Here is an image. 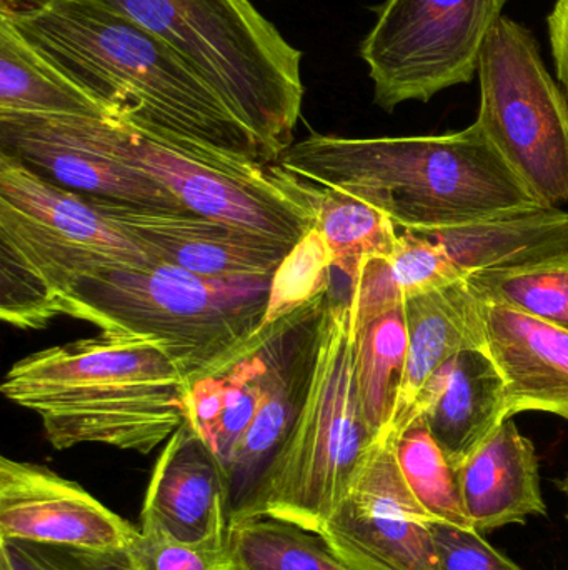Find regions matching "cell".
Returning <instances> with one entry per match:
<instances>
[{
	"label": "cell",
	"instance_id": "cell-4",
	"mask_svg": "<svg viewBox=\"0 0 568 570\" xmlns=\"http://www.w3.org/2000/svg\"><path fill=\"white\" fill-rule=\"evenodd\" d=\"M270 277L199 276L159 261L110 264L73 281L59 317L166 342L189 385L246 351L262 322Z\"/></svg>",
	"mask_w": 568,
	"mask_h": 570
},
{
	"label": "cell",
	"instance_id": "cell-13",
	"mask_svg": "<svg viewBox=\"0 0 568 570\" xmlns=\"http://www.w3.org/2000/svg\"><path fill=\"white\" fill-rule=\"evenodd\" d=\"M139 535L140 528L77 482L46 465L0 459V539L130 551Z\"/></svg>",
	"mask_w": 568,
	"mask_h": 570
},
{
	"label": "cell",
	"instance_id": "cell-1",
	"mask_svg": "<svg viewBox=\"0 0 568 570\" xmlns=\"http://www.w3.org/2000/svg\"><path fill=\"white\" fill-rule=\"evenodd\" d=\"M27 42L110 119L226 163L269 164L249 127L163 40L100 0H0Z\"/></svg>",
	"mask_w": 568,
	"mask_h": 570
},
{
	"label": "cell",
	"instance_id": "cell-23",
	"mask_svg": "<svg viewBox=\"0 0 568 570\" xmlns=\"http://www.w3.org/2000/svg\"><path fill=\"white\" fill-rule=\"evenodd\" d=\"M0 116L92 117L109 109L47 62L6 17L0 16Z\"/></svg>",
	"mask_w": 568,
	"mask_h": 570
},
{
	"label": "cell",
	"instance_id": "cell-24",
	"mask_svg": "<svg viewBox=\"0 0 568 570\" xmlns=\"http://www.w3.org/2000/svg\"><path fill=\"white\" fill-rule=\"evenodd\" d=\"M409 332L403 305L356 331L353 368L367 428L379 439L389 429L406 375Z\"/></svg>",
	"mask_w": 568,
	"mask_h": 570
},
{
	"label": "cell",
	"instance_id": "cell-22",
	"mask_svg": "<svg viewBox=\"0 0 568 570\" xmlns=\"http://www.w3.org/2000/svg\"><path fill=\"white\" fill-rule=\"evenodd\" d=\"M272 328L273 324L266 331H256L242 354L187 387L186 422L227 471L259 409Z\"/></svg>",
	"mask_w": 568,
	"mask_h": 570
},
{
	"label": "cell",
	"instance_id": "cell-2",
	"mask_svg": "<svg viewBox=\"0 0 568 570\" xmlns=\"http://www.w3.org/2000/svg\"><path fill=\"white\" fill-rule=\"evenodd\" d=\"M277 164L300 183L367 200L399 230L439 229L542 206L477 120L442 136L353 139L312 132Z\"/></svg>",
	"mask_w": 568,
	"mask_h": 570
},
{
	"label": "cell",
	"instance_id": "cell-17",
	"mask_svg": "<svg viewBox=\"0 0 568 570\" xmlns=\"http://www.w3.org/2000/svg\"><path fill=\"white\" fill-rule=\"evenodd\" d=\"M482 314L486 352L506 382L509 417L537 411L568 421V331L489 302Z\"/></svg>",
	"mask_w": 568,
	"mask_h": 570
},
{
	"label": "cell",
	"instance_id": "cell-3",
	"mask_svg": "<svg viewBox=\"0 0 568 570\" xmlns=\"http://www.w3.org/2000/svg\"><path fill=\"white\" fill-rule=\"evenodd\" d=\"M187 387L166 342L100 331L20 358L0 391L42 421L57 451L100 444L150 454L186 422Z\"/></svg>",
	"mask_w": 568,
	"mask_h": 570
},
{
	"label": "cell",
	"instance_id": "cell-10",
	"mask_svg": "<svg viewBox=\"0 0 568 570\" xmlns=\"http://www.w3.org/2000/svg\"><path fill=\"white\" fill-rule=\"evenodd\" d=\"M509 0H383L359 47L373 102H429L479 72L490 33Z\"/></svg>",
	"mask_w": 568,
	"mask_h": 570
},
{
	"label": "cell",
	"instance_id": "cell-36",
	"mask_svg": "<svg viewBox=\"0 0 568 570\" xmlns=\"http://www.w3.org/2000/svg\"><path fill=\"white\" fill-rule=\"evenodd\" d=\"M562 491L566 492V495H567V502H568V474H567V478L564 479V482H562ZM567 521H568V512H567Z\"/></svg>",
	"mask_w": 568,
	"mask_h": 570
},
{
	"label": "cell",
	"instance_id": "cell-5",
	"mask_svg": "<svg viewBox=\"0 0 568 570\" xmlns=\"http://www.w3.org/2000/svg\"><path fill=\"white\" fill-rule=\"evenodd\" d=\"M176 50L249 127L269 164L293 146L302 52L250 0H100Z\"/></svg>",
	"mask_w": 568,
	"mask_h": 570
},
{
	"label": "cell",
	"instance_id": "cell-27",
	"mask_svg": "<svg viewBox=\"0 0 568 570\" xmlns=\"http://www.w3.org/2000/svg\"><path fill=\"white\" fill-rule=\"evenodd\" d=\"M466 283L480 301L506 305L568 331V253L526 266L470 274Z\"/></svg>",
	"mask_w": 568,
	"mask_h": 570
},
{
	"label": "cell",
	"instance_id": "cell-6",
	"mask_svg": "<svg viewBox=\"0 0 568 570\" xmlns=\"http://www.w3.org/2000/svg\"><path fill=\"white\" fill-rule=\"evenodd\" d=\"M353 348L350 298L329 294L302 411L232 521L273 518L317 534L349 494L377 441L360 409Z\"/></svg>",
	"mask_w": 568,
	"mask_h": 570
},
{
	"label": "cell",
	"instance_id": "cell-30",
	"mask_svg": "<svg viewBox=\"0 0 568 570\" xmlns=\"http://www.w3.org/2000/svg\"><path fill=\"white\" fill-rule=\"evenodd\" d=\"M130 548L139 570H236L229 541L180 542L153 525L140 524Z\"/></svg>",
	"mask_w": 568,
	"mask_h": 570
},
{
	"label": "cell",
	"instance_id": "cell-8",
	"mask_svg": "<svg viewBox=\"0 0 568 570\" xmlns=\"http://www.w3.org/2000/svg\"><path fill=\"white\" fill-rule=\"evenodd\" d=\"M90 126L109 153L166 187L186 209L296 246L317 226L312 189L279 164L226 163L119 119Z\"/></svg>",
	"mask_w": 568,
	"mask_h": 570
},
{
	"label": "cell",
	"instance_id": "cell-14",
	"mask_svg": "<svg viewBox=\"0 0 568 570\" xmlns=\"http://www.w3.org/2000/svg\"><path fill=\"white\" fill-rule=\"evenodd\" d=\"M83 197L132 237L147 256L199 276H272L293 247L189 209Z\"/></svg>",
	"mask_w": 568,
	"mask_h": 570
},
{
	"label": "cell",
	"instance_id": "cell-20",
	"mask_svg": "<svg viewBox=\"0 0 568 570\" xmlns=\"http://www.w3.org/2000/svg\"><path fill=\"white\" fill-rule=\"evenodd\" d=\"M457 474L467 515L479 532L547 514L536 448L514 419L504 421Z\"/></svg>",
	"mask_w": 568,
	"mask_h": 570
},
{
	"label": "cell",
	"instance_id": "cell-29",
	"mask_svg": "<svg viewBox=\"0 0 568 570\" xmlns=\"http://www.w3.org/2000/svg\"><path fill=\"white\" fill-rule=\"evenodd\" d=\"M332 271L329 246L322 233L313 227L289 250L270 277L267 307L257 331H266L310 302L327 297Z\"/></svg>",
	"mask_w": 568,
	"mask_h": 570
},
{
	"label": "cell",
	"instance_id": "cell-26",
	"mask_svg": "<svg viewBox=\"0 0 568 570\" xmlns=\"http://www.w3.org/2000/svg\"><path fill=\"white\" fill-rule=\"evenodd\" d=\"M236 570H352L316 532L273 518L233 519Z\"/></svg>",
	"mask_w": 568,
	"mask_h": 570
},
{
	"label": "cell",
	"instance_id": "cell-31",
	"mask_svg": "<svg viewBox=\"0 0 568 570\" xmlns=\"http://www.w3.org/2000/svg\"><path fill=\"white\" fill-rule=\"evenodd\" d=\"M0 570H139L130 551H92L0 539Z\"/></svg>",
	"mask_w": 568,
	"mask_h": 570
},
{
	"label": "cell",
	"instance_id": "cell-25",
	"mask_svg": "<svg viewBox=\"0 0 568 570\" xmlns=\"http://www.w3.org/2000/svg\"><path fill=\"white\" fill-rule=\"evenodd\" d=\"M310 189L317 206L316 227L332 254L333 269L349 277L350 283L363 261L392 254L399 227L379 207L346 190L317 186Z\"/></svg>",
	"mask_w": 568,
	"mask_h": 570
},
{
	"label": "cell",
	"instance_id": "cell-11",
	"mask_svg": "<svg viewBox=\"0 0 568 570\" xmlns=\"http://www.w3.org/2000/svg\"><path fill=\"white\" fill-rule=\"evenodd\" d=\"M432 521L403 479L393 439L382 435L317 534L352 570H440Z\"/></svg>",
	"mask_w": 568,
	"mask_h": 570
},
{
	"label": "cell",
	"instance_id": "cell-19",
	"mask_svg": "<svg viewBox=\"0 0 568 570\" xmlns=\"http://www.w3.org/2000/svg\"><path fill=\"white\" fill-rule=\"evenodd\" d=\"M482 305L466 279L403 302L409 332L406 375L392 422L382 435L396 438L409 425L417 395L446 362L464 351H487Z\"/></svg>",
	"mask_w": 568,
	"mask_h": 570
},
{
	"label": "cell",
	"instance_id": "cell-28",
	"mask_svg": "<svg viewBox=\"0 0 568 570\" xmlns=\"http://www.w3.org/2000/svg\"><path fill=\"white\" fill-rule=\"evenodd\" d=\"M392 439L403 479L426 511L436 521L474 528L464 505L457 468L450 464L423 419H413Z\"/></svg>",
	"mask_w": 568,
	"mask_h": 570
},
{
	"label": "cell",
	"instance_id": "cell-33",
	"mask_svg": "<svg viewBox=\"0 0 568 570\" xmlns=\"http://www.w3.org/2000/svg\"><path fill=\"white\" fill-rule=\"evenodd\" d=\"M440 570H524L482 538L477 529L432 521Z\"/></svg>",
	"mask_w": 568,
	"mask_h": 570
},
{
	"label": "cell",
	"instance_id": "cell-15",
	"mask_svg": "<svg viewBox=\"0 0 568 570\" xmlns=\"http://www.w3.org/2000/svg\"><path fill=\"white\" fill-rule=\"evenodd\" d=\"M326 301L317 298L273 324L259 409L229 464L233 509L256 488L302 411L312 381L317 325Z\"/></svg>",
	"mask_w": 568,
	"mask_h": 570
},
{
	"label": "cell",
	"instance_id": "cell-18",
	"mask_svg": "<svg viewBox=\"0 0 568 570\" xmlns=\"http://www.w3.org/2000/svg\"><path fill=\"white\" fill-rule=\"evenodd\" d=\"M422 417L454 468L462 465L507 421L506 382L486 351H464L417 395L410 422ZM409 422V424H410Z\"/></svg>",
	"mask_w": 568,
	"mask_h": 570
},
{
	"label": "cell",
	"instance_id": "cell-16",
	"mask_svg": "<svg viewBox=\"0 0 568 570\" xmlns=\"http://www.w3.org/2000/svg\"><path fill=\"white\" fill-rule=\"evenodd\" d=\"M232 518L229 471L183 422L153 465L140 524L153 525L180 542L229 541Z\"/></svg>",
	"mask_w": 568,
	"mask_h": 570
},
{
	"label": "cell",
	"instance_id": "cell-7",
	"mask_svg": "<svg viewBox=\"0 0 568 570\" xmlns=\"http://www.w3.org/2000/svg\"><path fill=\"white\" fill-rule=\"evenodd\" d=\"M86 197L0 150V317L23 331L59 318L73 281L110 264L152 263Z\"/></svg>",
	"mask_w": 568,
	"mask_h": 570
},
{
	"label": "cell",
	"instance_id": "cell-21",
	"mask_svg": "<svg viewBox=\"0 0 568 570\" xmlns=\"http://www.w3.org/2000/svg\"><path fill=\"white\" fill-rule=\"evenodd\" d=\"M422 234L449 257L462 279L482 271L510 269L568 253V213L530 207Z\"/></svg>",
	"mask_w": 568,
	"mask_h": 570
},
{
	"label": "cell",
	"instance_id": "cell-35",
	"mask_svg": "<svg viewBox=\"0 0 568 570\" xmlns=\"http://www.w3.org/2000/svg\"><path fill=\"white\" fill-rule=\"evenodd\" d=\"M550 49L556 60L557 79L568 104V0H557L547 19Z\"/></svg>",
	"mask_w": 568,
	"mask_h": 570
},
{
	"label": "cell",
	"instance_id": "cell-32",
	"mask_svg": "<svg viewBox=\"0 0 568 570\" xmlns=\"http://www.w3.org/2000/svg\"><path fill=\"white\" fill-rule=\"evenodd\" d=\"M389 263L406 301L413 295L462 281L446 253L432 240L412 230H400Z\"/></svg>",
	"mask_w": 568,
	"mask_h": 570
},
{
	"label": "cell",
	"instance_id": "cell-9",
	"mask_svg": "<svg viewBox=\"0 0 568 570\" xmlns=\"http://www.w3.org/2000/svg\"><path fill=\"white\" fill-rule=\"evenodd\" d=\"M477 122L542 206L568 200V104L536 37L504 16L479 63Z\"/></svg>",
	"mask_w": 568,
	"mask_h": 570
},
{
	"label": "cell",
	"instance_id": "cell-12",
	"mask_svg": "<svg viewBox=\"0 0 568 570\" xmlns=\"http://www.w3.org/2000/svg\"><path fill=\"white\" fill-rule=\"evenodd\" d=\"M0 146L72 193L130 206L186 209L152 177L109 153L90 117L0 116Z\"/></svg>",
	"mask_w": 568,
	"mask_h": 570
},
{
	"label": "cell",
	"instance_id": "cell-34",
	"mask_svg": "<svg viewBox=\"0 0 568 570\" xmlns=\"http://www.w3.org/2000/svg\"><path fill=\"white\" fill-rule=\"evenodd\" d=\"M349 298L353 332L373 318L403 305L406 297L393 276L389 256L369 257L363 261L356 279L350 283Z\"/></svg>",
	"mask_w": 568,
	"mask_h": 570
}]
</instances>
